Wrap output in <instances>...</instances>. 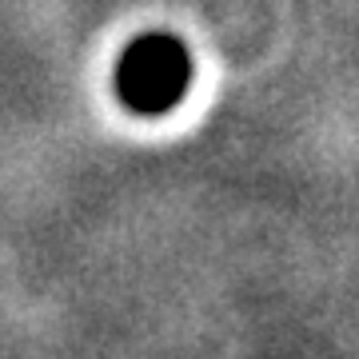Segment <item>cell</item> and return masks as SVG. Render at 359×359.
Returning a JSON list of instances; mask_svg holds the SVG:
<instances>
[{"mask_svg": "<svg viewBox=\"0 0 359 359\" xmlns=\"http://www.w3.org/2000/svg\"><path fill=\"white\" fill-rule=\"evenodd\" d=\"M188 80H192V60H188L184 44L156 32V36H140L124 52L116 88L132 112L160 116L180 104V96L188 92Z\"/></svg>", "mask_w": 359, "mask_h": 359, "instance_id": "1", "label": "cell"}]
</instances>
